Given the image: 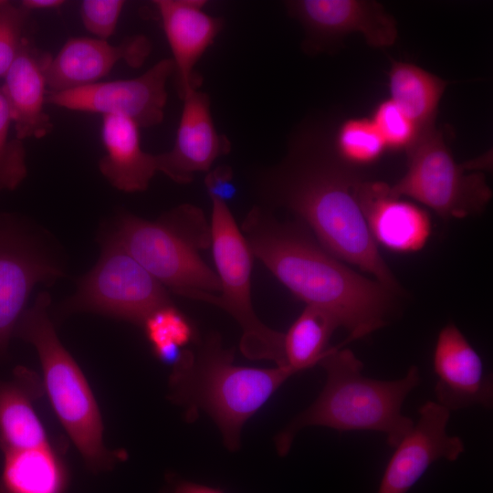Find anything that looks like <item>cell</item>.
Listing matches in <instances>:
<instances>
[{
	"instance_id": "obj_2",
	"label": "cell",
	"mask_w": 493,
	"mask_h": 493,
	"mask_svg": "<svg viewBox=\"0 0 493 493\" xmlns=\"http://www.w3.org/2000/svg\"><path fill=\"white\" fill-rule=\"evenodd\" d=\"M359 179L334 152H296L267 174L261 192L269 205L298 216L329 253L372 275L401 296L402 288L380 254L354 198Z\"/></svg>"
},
{
	"instance_id": "obj_13",
	"label": "cell",
	"mask_w": 493,
	"mask_h": 493,
	"mask_svg": "<svg viewBox=\"0 0 493 493\" xmlns=\"http://www.w3.org/2000/svg\"><path fill=\"white\" fill-rule=\"evenodd\" d=\"M151 51L152 43L143 35L127 37L116 45L96 37H70L47 63V93L99 82L121 61L140 68Z\"/></svg>"
},
{
	"instance_id": "obj_4",
	"label": "cell",
	"mask_w": 493,
	"mask_h": 493,
	"mask_svg": "<svg viewBox=\"0 0 493 493\" xmlns=\"http://www.w3.org/2000/svg\"><path fill=\"white\" fill-rule=\"evenodd\" d=\"M293 374L287 365L257 368L234 362V350L225 348L217 333L184 349L171 376L173 398L185 408L188 420L204 411L217 425L230 451L240 446L248 421Z\"/></svg>"
},
{
	"instance_id": "obj_8",
	"label": "cell",
	"mask_w": 493,
	"mask_h": 493,
	"mask_svg": "<svg viewBox=\"0 0 493 493\" xmlns=\"http://www.w3.org/2000/svg\"><path fill=\"white\" fill-rule=\"evenodd\" d=\"M407 170L391 194L406 195L435 211L444 219H460L480 214L492 192L481 172L467 173L457 163L443 133L435 126L423 131L406 151Z\"/></svg>"
},
{
	"instance_id": "obj_21",
	"label": "cell",
	"mask_w": 493,
	"mask_h": 493,
	"mask_svg": "<svg viewBox=\"0 0 493 493\" xmlns=\"http://www.w3.org/2000/svg\"><path fill=\"white\" fill-rule=\"evenodd\" d=\"M446 81L409 62L393 61L388 72L390 100L421 132L435 126Z\"/></svg>"
},
{
	"instance_id": "obj_25",
	"label": "cell",
	"mask_w": 493,
	"mask_h": 493,
	"mask_svg": "<svg viewBox=\"0 0 493 493\" xmlns=\"http://www.w3.org/2000/svg\"><path fill=\"white\" fill-rule=\"evenodd\" d=\"M142 325L155 355L167 363L174 365L184 348L195 341L194 327L173 304L153 311Z\"/></svg>"
},
{
	"instance_id": "obj_9",
	"label": "cell",
	"mask_w": 493,
	"mask_h": 493,
	"mask_svg": "<svg viewBox=\"0 0 493 493\" xmlns=\"http://www.w3.org/2000/svg\"><path fill=\"white\" fill-rule=\"evenodd\" d=\"M173 304L167 289L112 236L95 267L79 281L65 306L143 324L156 309Z\"/></svg>"
},
{
	"instance_id": "obj_18",
	"label": "cell",
	"mask_w": 493,
	"mask_h": 493,
	"mask_svg": "<svg viewBox=\"0 0 493 493\" xmlns=\"http://www.w3.org/2000/svg\"><path fill=\"white\" fill-rule=\"evenodd\" d=\"M169 43L177 77L179 95L183 99L199 86L194 68L213 44L223 26L219 17L205 11L203 0H156Z\"/></svg>"
},
{
	"instance_id": "obj_16",
	"label": "cell",
	"mask_w": 493,
	"mask_h": 493,
	"mask_svg": "<svg viewBox=\"0 0 493 493\" xmlns=\"http://www.w3.org/2000/svg\"><path fill=\"white\" fill-rule=\"evenodd\" d=\"M184 106L173 148L156 154L157 170L178 184H188L195 173L208 172L215 161L229 152L226 136L215 130L209 97L198 89L183 99Z\"/></svg>"
},
{
	"instance_id": "obj_22",
	"label": "cell",
	"mask_w": 493,
	"mask_h": 493,
	"mask_svg": "<svg viewBox=\"0 0 493 493\" xmlns=\"http://www.w3.org/2000/svg\"><path fill=\"white\" fill-rule=\"evenodd\" d=\"M66 476L49 446L5 453L0 493H63Z\"/></svg>"
},
{
	"instance_id": "obj_26",
	"label": "cell",
	"mask_w": 493,
	"mask_h": 493,
	"mask_svg": "<svg viewBox=\"0 0 493 493\" xmlns=\"http://www.w3.org/2000/svg\"><path fill=\"white\" fill-rule=\"evenodd\" d=\"M387 150L371 118H351L338 128L334 153L348 165H366L377 161Z\"/></svg>"
},
{
	"instance_id": "obj_27",
	"label": "cell",
	"mask_w": 493,
	"mask_h": 493,
	"mask_svg": "<svg viewBox=\"0 0 493 493\" xmlns=\"http://www.w3.org/2000/svg\"><path fill=\"white\" fill-rule=\"evenodd\" d=\"M13 125L8 103L0 85V191L14 190L27 173L22 141L9 138Z\"/></svg>"
},
{
	"instance_id": "obj_10",
	"label": "cell",
	"mask_w": 493,
	"mask_h": 493,
	"mask_svg": "<svg viewBox=\"0 0 493 493\" xmlns=\"http://www.w3.org/2000/svg\"><path fill=\"white\" fill-rule=\"evenodd\" d=\"M174 66L172 58L155 63L142 75L127 79L99 81L77 89L47 93L46 102L70 110L119 115L140 128L158 125L167 101L166 84Z\"/></svg>"
},
{
	"instance_id": "obj_34",
	"label": "cell",
	"mask_w": 493,
	"mask_h": 493,
	"mask_svg": "<svg viewBox=\"0 0 493 493\" xmlns=\"http://www.w3.org/2000/svg\"><path fill=\"white\" fill-rule=\"evenodd\" d=\"M5 2V0H0V6Z\"/></svg>"
},
{
	"instance_id": "obj_29",
	"label": "cell",
	"mask_w": 493,
	"mask_h": 493,
	"mask_svg": "<svg viewBox=\"0 0 493 493\" xmlns=\"http://www.w3.org/2000/svg\"><path fill=\"white\" fill-rule=\"evenodd\" d=\"M30 12L6 1L0 6V79L21 49Z\"/></svg>"
},
{
	"instance_id": "obj_5",
	"label": "cell",
	"mask_w": 493,
	"mask_h": 493,
	"mask_svg": "<svg viewBox=\"0 0 493 493\" xmlns=\"http://www.w3.org/2000/svg\"><path fill=\"white\" fill-rule=\"evenodd\" d=\"M110 236L177 295L194 299L221 291L216 272L200 255L211 247V226L195 205H180L154 221L122 215Z\"/></svg>"
},
{
	"instance_id": "obj_11",
	"label": "cell",
	"mask_w": 493,
	"mask_h": 493,
	"mask_svg": "<svg viewBox=\"0 0 493 493\" xmlns=\"http://www.w3.org/2000/svg\"><path fill=\"white\" fill-rule=\"evenodd\" d=\"M63 275L34 240L10 216L0 215V357L33 288L50 284Z\"/></svg>"
},
{
	"instance_id": "obj_33",
	"label": "cell",
	"mask_w": 493,
	"mask_h": 493,
	"mask_svg": "<svg viewBox=\"0 0 493 493\" xmlns=\"http://www.w3.org/2000/svg\"><path fill=\"white\" fill-rule=\"evenodd\" d=\"M173 493H223L221 490L190 481L178 483Z\"/></svg>"
},
{
	"instance_id": "obj_17",
	"label": "cell",
	"mask_w": 493,
	"mask_h": 493,
	"mask_svg": "<svg viewBox=\"0 0 493 493\" xmlns=\"http://www.w3.org/2000/svg\"><path fill=\"white\" fill-rule=\"evenodd\" d=\"M353 195L374 242L392 251L422 249L431 235L428 213L415 204L391 194L389 184L359 179Z\"/></svg>"
},
{
	"instance_id": "obj_30",
	"label": "cell",
	"mask_w": 493,
	"mask_h": 493,
	"mask_svg": "<svg viewBox=\"0 0 493 493\" xmlns=\"http://www.w3.org/2000/svg\"><path fill=\"white\" fill-rule=\"evenodd\" d=\"M125 5L123 0H84L80 18L85 29L96 38L108 40L114 33Z\"/></svg>"
},
{
	"instance_id": "obj_1",
	"label": "cell",
	"mask_w": 493,
	"mask_h": 493,
	"mask_svg": "<svg viewBox=\"0 0 493 493\" xmlns=\"http://www.w3.org/2000/svg\"><path fill=\"white\" fill-rule=\"evenodd\" d=\"M240 230L253 257L296 298L335 316L347 342L387 325L396 294L329 253L300 221H281L255 206Z\"/></svg>"
},
{
	"instance_id": "obj_12",
	"label": "cell",
	"mask_w": 493,
	"mask_h": 493,
	"mask_svg": "<svg viewBox=\"0 0 493 493\" xmlns=\"http://www.w3.org/2000/svg\"><path fill=\"white\" fill-rule=\"evenodd\" d=\"M418 414L417 422L393 447L377 493H407L434 462H452L464 452L462 439L447 433L450 411L428 401Z\"/></svg>"
},
{
	"instance_id": "obj_14",
	"label": "cell",
	"mask_w": 493,
	"mask_h": 493,
	"mask_svg": "<svg viewBox=\"0 0 493 493\" xmlns=\"http://www.w3.org/2000/svg\"><path fill=\"white\" fill-rule=\"evenodd\" d=\"M288 7L317 42H333L360 33L369 46L383 48L397 38L395 19L375 1L298 0L288 2Z\"/></svg>"
},
{
	"instance_id": "obj_6",
	"label": "cell",
	"mask_w": 493,
	"mask_h": 493,
	"mask_svg": "<svg viewBox=\"0 0 493 493\" xmlns=\"http://www.w3.org/2000/svg\"><path fill=\"white\" fill-rule=\"evenodd\" d=\"M49 304L50 295L39 293L21 315L14 334L36 348L52 406L88 466L104 469L110 459L99 407L84 374L56 333Z\"/></svg>"
},
{
	"instance_id": "obj_7",
	"label": "cell",
	"mask_w": 493,
	"mask_h": 493,
	"mask_svg": "<svg viewBox=\"0 0 493 493\" xmlns=\"http://www.w3.org/2000/svg\"><path fill=\"white\" fill-rule=\"evenodd\" d=\"M211 247L221 291L194 299L226 311L242 330L240 351L250 360L284 366V333L265 325L251 300L253 254L226 203L212 198Z\"/></svg>"
},
{
	"instance_id": "obj_15",
	"label": "cell",
	"mask_w": 493,
	"mask_h": 493,
	"mask_svg": "<svg viewBox=\"0 0 493 493\" xmlns=\"http://www.w3.org/2000/svg\"><path fill=\"white\" fill-rule=\"evenodd\" d=\"M433 367L437 404L448 411L474 405L492 407V377L485 373L479 354L454 323L438 333Z\"/></svg>"
},
{
	"instance_id": "obj_23",
	"label": "cell",
	"mask_w": 493,
	"mask_h": 493,
	"mask_svg": "<svg viewBox=\"0 0 493 493\" xmlns=\"http://www.w3.org/2000/svg\"><path fill=\"white\" fill-rule=\"evenodd\" d=\"M341 327L330 311L306 305L283 337L285 364L294 372L319 364L329 350L334 330Z\"/></svg>"
},
{
	"instance_id": "obj_3",
	"label": "cell",
	"mask_w": 493,
	"mask_h": 493,
	"mask_svg": "<svg viewBox=\"0 0 493 493\" xmlns=\"http://www.w3.org/2000/svg\"><path fill=\"white\" fill-rule=\"evenodd\" d=\"M345 342L330 347L319 362L326 372V383L318 398L277 435L280 456L288 453L297 433L307 426L380 432L391 447L413 427L414 422L403 414L402 407L420 382L418 368L411 366L397 380L364 376L363 363L351 350L341 348Z\"/></svg>"
},
{
	"instance_id": "obj_19",
	"label": "cell",
	"mask_w": 493,
	"mask_h": 493,
	"mask_svg": "<svg viewBox=\"0 0 493 493\" xmlns=\"http://www.w3.org/2000/svg\"><path fill=\"white\" fill-rule=\"evenodd\" d=\"M51 55L38 50L26 37L1 85L8 103L16 138L41 139L53 130L45 111L46 67Z\"/></svg>"
},
{
	"instance_id": "obj_24",
	"label": "cell",
	"mask_w": 493,
	"mask_h": 493,
	"mask_svg": "<svg viewBox=\"0 0 493 493\" xmlns=\"http://www.w3.org/2000/svg\"><path fill=\"white\" fill-rule=\"evenodd\" d=\"M48 446L22 384L0 380V447L5 452Z\"/></svg>"
},
{
	"instance_id": "obj_28",
	"label": "cell",
	"mask_w": 493,
	"mask_h": 493,
	"mask_svg": "<svg viewBox=\"0 0 493 493\" xmlns=\"http://www.w3.org/2000/svg\"><path fill=\"white\" fill-rule=\"evenodd\" d=\"M371 120L382 136L386 148L409 150L422 133L416 124L390 99L380 102Z\"/></svg>"
},
{
	"instance_id": "obj_31",
	"label": "cell",
	"mask_w": 493,
	"mask_h": 493,
	"mask_svg": "<svg viewBox=\"0 0 493 493\" xmlns=\"http://www.w3.org/2000/svg\"><path fill=\"white\" fill-rule=\"evenodd\" d=\"M205 184L210 199H219L226 203L236 193L233 171L226 165L209 170L205 178Z\"/></svg>"
},
{
	"instance_id": "obj_32",
	"label": "cell",
	"mask_w": 493,
	"mask_h": 493,
	"mask_svg": "<svg viewBox=\"0 0 493 493\" xmlns=\"http://www.w3.org/2000/svg\"><path fill=\"white\" fill-rule=\"evenodd\" d=\"M65 4L63 0H23L20 5L29 11L58 8Z\"/></svg>"
},
{
	"instance_id": "obj_20",
	"label": "cell",
	"mask_w": 493,
	"mask_h": 493,
	"mask_svg": "<svg viewBox=\"0 0 493 493\" xmlns=\"http://www.w3.org/2000/svg\"><path fill=\"white\" fill-rule=\"evenodd\" d=\"M140 129L129 118L102 116L105 154L99 161V169L113 187L126 193L146 190L158 172L156 154L142 148Z\"/></svg>"
}]
</instances>
